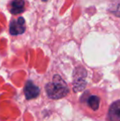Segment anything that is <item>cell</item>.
I'll return each instance as SVG.
<instances>
[{
  "label": "cell",
  "instance_id": "277c9868",
  "mask_svg": "<svg viewBox=\"0 0 120 121\" xmlns=\"http://www.w3.org/2000/svg\"><path fill=\"white\" fill-rule=\"evenodd\" d=\"M25 20L22 17H19L17 21L12 20L9 26V32L12 35H17L24 33L25 31Z\"/></svg>",
  "mask_w": 120,
  "mask_h": 121
},
{
  "label": "cell",
  "instance_id": "8992f818",
  "mask_svg": "<svg viewBox=\"0 0 120 121\" xmlns=\"http://www.w3.org/2000/svg\"><path fill=\"white\" fill-rule=\"evenodd\" d=\"M108 117L110 121H120V100L114 101L110 105Z\"/></svg>",
  "mask_w": 120,
  "mask_h": 121
},
{
  "label": "cell",
  "instance_id": "3957f363",
  "mask_svg": "<svg viewBox=\"0 0 120 121\" xmlns=\"http://www.w3.org/2000/svg\"><path fill=\"white\" fill-rule=\"evenodd\" d=\"M87 72L83 68H78L74 72L73 90L75 92L80 91L86 86Z\"/></svg>",
  "mask_w": 120,
  "mask_h": 121
},
{
  "label": "cell",
  "instance_id": "7a4b0ae2",
  "mask_svg": "<svg viewBox=\"0 0 120 121\" xmlns=\"http://www.w3.org/2000/svg\"><path fill=\"white\" fill-rule=\"evenodd\" d=\"M79 103L82 109L86 112L96 113L100 108L101 98L99 95L92 93L91 91L88 90L82 95Z\"/></svg>",
  "mask_w": 120,
  "mask_h": 121
},
{
  "label": "cell",
  "instance_id": "ba28073f",
  "mask_svg": "<svg viewBox=\"0 0 120 121\" xmlns=\"http://www.w3.org/2000/svg\"><path fill=\"white\" fill-rule=\"evenodd\" d=\"M113 13H114V14L115 15V16L119 17H120V3H119V5L115 8V9L113 11Z\"/></svg>",
  "mask_w": 120,
  "mask_h": 121
},
{
  "label": "cell",
  "instance_id": "52a82bcc",
  "mask_svg": "<svg viewBox=\"0 0 120 121\" xmlns=\"http://www.w3.org/2000/svg\"><path fill=\"white\" fill-rule=\"evenodd\" d=\"M24 6H25L24 0H12L11 3L10 12L14 15L20 14L22 12H24Z\"/></svg>",
  "mask_w": 120,
  "mask_h": 121
},
{
  "label": "cell",
  "instance_id": "9c48e42d",
  "mask_svg": "<svg viewBox=\"0 0 120 121\" xmlns=\"http://www.w3.org/2000/svg\"><path fill=\"white\" fill-rule=\"evenodd\" d=\"M43 1H46V0H43Z\"/></svg>",
  "mask_w": 120,
  "mask_h": 121
},
{
  "label": "cell",
  "instance_id": "6da1fadb",
  "mask_svg": "<svg viewBox=\"0 0 120 121\" xmlns=\"http://www.w3.org/2000/svg\"><path fill=\"white\" fill-rule=\"evenodd\" d=\"M45 87L47 96L53 100L63 98L69 93V87L67 82L58 74L54 75L52 81L47 83Z\"/></svg>",
  "mask_w": 120,
  "mask_h": 121
},
{
  "label": "cell",
  "instance_id": "5b68a950",
  "mask_svg": "<svg viewBox=\"0 0 120 121\" xmlns=\"http://www.w3.org/2000/svg\"><path fill=\"white\" fill-rule=\"evenodd\" d=\"M40 92V87L37 86L31 81H27L24 86V94L27 100L36 98Z\"/></svg>",
  "mask_w": 120,
  "mask_h": 121
}]
</instances>
